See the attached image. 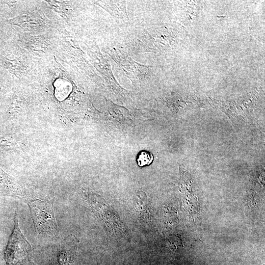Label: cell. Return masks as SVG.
I'll use <instances>...</instances> for the list:
<instances>
[{"label": "cell", "instance_id": "6da1fadb", "mask_svg": "<svg viewBox=\"0 0 265 265\" xmlns=\"http://www.w3.org/2000/svg\"><path fill=\"white\" fill-rule=\"evenodd\" d=\"M27 204L35 231L42 235L56 236L58 229L53 204L45 200L35 199L29 201Z\"/></svg>", "mask_w": 265, "mask_h": 265}, {"label": "cell", "instance_id": "277c9868", "mask_svg": "<svg viewBox=\"0 0 265 265\" xmlns=\"http://www.w3.org/2000/svg\"><path fill=\"white\" fill-rule=\"evenodd\" d=\"M153 160V156L149 152L142 151L139 153L137 162L139 166H143L149 165Z\"/></svg>", "mask_w": 265, "mask_h": 265}, {"label": "cell", "instance_id": "3957f363", "mask_svg": "<svg viewBox=\"0 0 265 265\" xmlns=\"http://www.w3.org/2000/svg\"><path fill=\"white\" fill-rule=\"evenodd\" d=\"M54 87L55 96L59 100L66 98L71 90V85L69 82L63 79L56 80L54 82Z\"/></svg>", "mask_w": 265, "mask_h": 265}, {"label": "cell", "instance_id": "7a4b0ae2", "mask_svg": "<svg viewBox=\"0 0 265 265\" xmlns=\"http://www.w3.org/2000/svg\"><path fill=\"white\" fill-rule=\"evenodd\" d=\"M14 227L10 236L5 252V258L7 265L15 261L24 259L29 252L31 247L20 229L17 215L15 216Z\"/></svg>", "mask_w": 265, "mask_h": 265}]
</instances>
